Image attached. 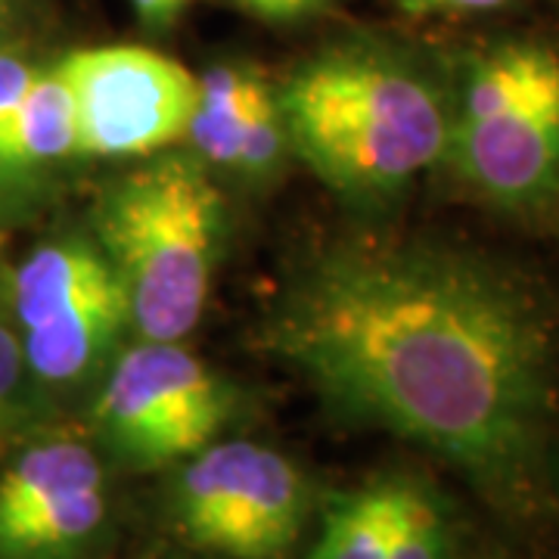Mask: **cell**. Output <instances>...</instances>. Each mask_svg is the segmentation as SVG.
<instances>
[{"label": "cell", "instance_id": "cell-1", "mask_svg": "<svg viewBox=\"0 0 559 559\" xmlns=\"http://www.w3.org/2000/svg\"><path fill=\"white\" fill-rule=\"evenodd\" d=\"M255 330L340 419L444 460L507 516L544 507L559 323L522 271L454 242L340 237L289 267Z\"/></svg>", "mask_w": 559, "mask_h": 559}, {"label": "cell", "instance_id": "cell-2", "mask_svg": "<svg viewBox=\"0 0 559 559\" xmlns=\"http://www.w3.org/2000/svg\"><path fill=\"white\" fill-rule=\"evenodd\" d=\"M289 153L360 209L401 200L448 156L454 91L417 57L380 40L336 44L277 91Z\"/></svg>", "mask_w": 559, "mask_h": 559}, {"label": "cell", "instance_id": "cell-3", "mask_svg": "<svg viewBox=\"0 0 559 559\" xmlns=\"http://www.w3.org/2000/svg\"><path fill=\"white\" fill-rule=\"evenodd\" d=\"M91 237L116 271L138 340L183 342L212 299L227 202L193 153L162 150L109 180Z\"/></svg>", "mask_w": 559, "mask_h": 559}, {"label": "cell", "instance_id": "cell-4", "mask_svg": "<svg viewBox=\"0 0 559 559\" xmlns=\"http://www.w3.org/2000/svg\"><path fill=\"white\" fill-rule=\"evenodd\" d=\"M444 159L498 209L538 215L559 205L557 44L503 40L466 66Z\"/></svg>", "mask_w": 559, "mask_h": 559}, {"label": "cell", "instance_id": "cell-5", "mask_svg": "<svg viewBox=\"0 0 559 559\" xmlns=\"http://www.w3.org/2000/svg\"><path fill=\"white\" fill-rule=\"evenodd\" d=\"M237 414L234 385L183 342L121 345L94 395L103 448L128 469H165L215 444Z\"/></svg>", "mask_w": 559, "mask_h": 559}, {"label": "cell", "instance_id": "cell-6", "mask_svg": "<svg viewBox=\"0 0 559 559\" xmlns=\"http://www.w3.org/2000/svg\"><path fill=\"white\" fill-rule=\"evenodd\" d=\"M13 311L28 373L79 389L109 370L131 333V308L91 234L38 246L13 274Z\"/></svg>", "mask_w": 559, "mask_h": 559}, {"label": "cell", "instance_id": "cell-7", "mask_svg": "<svg viewBox=\"0 0 559 559\" xmlns=\"http://www.w3.org/2000/svg\"><path fill=\"white\" fill-rule=\"evenodd\" d=\"M314 507L311 481L259 441H215L171 485L180 538L224 559H286Z\"/></svg>", "mask_w": 559, "mask_h": 559}, {"label": "cell", "instance_id": "cell-8", "mask_svg": "<svg viewBox=\"0 0 559 559\" xmlns=\"http://www.w3.org/2000/svg\"><path fill=\"white\" fill-rule=\"evenodd\" d=\"M72 100L75 156L146 159L187 138L200 79L140 44L79 47L53 62Z\"/></svg>", "mask_w": 559, "mask_h": 559}, {"label": "cell", "instance_id": "cell-9", "mask_svg": "<svg viewBox=\"0 0 559 559\" xmlns=\"http://www.w3.org/2000/svg\"><path fill=\"white\" fill-rule=\"evenodd\" d=\"M106 513V469L87 441H32L0 469V559H79Z\"/></svg>", "mask_w": 559, "mask_h": 559}, {"label": "cell", "instance_id": "cell-10", "mask_svg": "<svg viewBox=\"0 0 559 559\" xmlns=\"http://www.w3.org/2000/svg\"><path fill=\"white\" fill-rule=\"evenodd\" d=\"M75 156L72 100L57 66L40 69L0 138V178L32 175Z\"/></svg>", "mask_w": 559, "mask_h": 559}, {"label": "cell", "instance_id": "cell-11", "mask_svg": "<svg viewBox=\"0 0 559 559\" xmlns=\"http://www.w3.org/2000/svg\"><path fill=\"white\" fill-rule=\"evenodd\" d=\"M407 476H385L336 498L305 559H389Z\"/></svg>", "mask_w": 559, "mask_h": 559}, {"label": "cell", "instance_id": "cell-12", "mask_svg": "<svg viewBox=\"0 0 559 559\" xmlns=\"http://www.w3.org/2000/svg\"><path fill=\"white\" fill-rule=\"evenodd\" d=\"M252 79H255V69L240 66V62L212 66L200 79V103H197L187 140H193V150L205 165H221V168L237 165Z\"/></svg>", "mask_w": 559, "mask_h": 559}, {"label": "cell", "instance_id": "cell-13", "mask_svg": "<svg viewBox=\"0 0 559 559\" xmlns=\"http://www.w3.org/2000/svg\"><path fill=\"white\" fill-rule=\"evenodd\" d=\"M389 559H454L448 503L429 481L407 476Z\"/></svg>", "mask_w": 559, "mask_h": 559}, {"label": "cell", "instance_id": "cell-14", "mask_svg": "<svg viewBox=\"0 0 559 559\" xmlns=\"http://www.w3.org/2000/svg\"><path fill=\"white\" fill-rule=\"evenodd\" d=\"M289 150L286 143V128L280 116L277 91L255 72L249 100H246V119H242L240 150H237V165L234 171H242L249 178H264L271 175Z\"/></svg>", "mask_w": 559, "mask_h": 559}, {"label": "cell", "instance_id": "cell-15", "mask_svg": "<svg viewBox=\"0 0 559 559\" xmlns=\"http://www.w3.org/2000/svg\"><path fill=\"white\" fill-rule=\"evenodd\" d=\"M38 72L40 66L25 60L20 50L0 47V138H3L22 97L28 94L32 81L38 79Z\"/></svg>", "mask_w": 559, "mask_h": 559}, {"label": "cell", "instance_id": "cell-16", "mask_svg": "<svg viewBox=\"0 0 559 559\" xmlns=\"http://www.w3.org/2000/svg\"><path fill=\"white\" fill-rule=\"evenodd\" d=\"M22 370H25V358H22L20 336L0 320V407H7L16 395Z\"/></svg>", "mask_w": 559, "mask_h": 559}, {"label": "cell", "instance_id": "cell-17", "mask_svg": "<svg viewBox=\"0 0 559 559\" xmlns=\"http://www.w3.org/2000/svg\"><path fill=\"white\" fill-rule=\"evenodd\" d=\"M407 16H439V13H491L510 0H395Z\"/></svg>", "mask_w": 559, "mask_h": 559}, {"label": "cell", "instance_id": "cell-18", "mask_svg": "<svg viewBox=\"0 0 559 559\" xmlns=\"http://www.w3.org/2000/svg\"><path fill=\"white\" fill-rule=\"evenodd\" d=\"M234 7H240L246 13L259 16L267 22H299L305 20L299 0H230Z\"/></svg>", "mask_w": 559, "mask_h": 559}, {"label": "cell", "instance_id": "cell-19", "mask_svg": "<svg viewBox=\"0 0 559 559\" xmlns=\"http://www.w3.org/2000/svg\"><path fill=\"white\" fill-rule=\"evenodd\" d=\"M131 7H134L138 20L153 32H165L175 25V13H171L168 0H131Z\"/></svg>", "mask_w": 559, "mask_h": 559}, {"label": "cell", "instance_id": "cell-20", "mask_svg": "<svg viewBox=\"0 0 559 559\" xmlns=\"http://www.w3.org/2000/svg\"><path fill=\"white\" fill-rule=\"evenodd\" d=\"M299 3H301V10H305V20H308V16L320 13V10H323V7H326L330 0H299Z\"/></svg>", "mask_w": 559, "mask_h": 559}, {"label": "cell", "instance_id": "cell-21", "mask_svg": "<svg viewBox=\"0 0 559 559\" xmlns=\"http://www.w3.org/2000/svg\"><path fill=\"white\" fill-rule=\"evenodd\" d=\"M13 7H16V0H0V28L13 16Z\"/></svg>", "mask_w": 559, "mask_h": 559}, {"label": "cell", "instance_id": "cell-22", "mask_svg": "<svg viewBox=\"0 0 559 559\" xmlns=\"http://www.w3.org/2000/svg\"><path fill=\"white\" fill-rule=\"evenodd\" d=\"M187 3H190V0H168V7H171V13H175V20H178L180 13L187 10Z\"/></svg>", "mask_w": 559, "mask_h": 559}]
</instances>
